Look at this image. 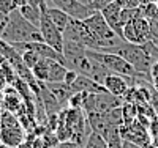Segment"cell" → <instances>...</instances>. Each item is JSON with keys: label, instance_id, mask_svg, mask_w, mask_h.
Listing matches in <instances>:
<instances>
[{"label": "cell", "instance_id": "6da1fadb", "mask_svg": "<svg viewBox=\"0 0 158 148\" xmlns=\"http://www.w3.org/2000/svg\"><path fill=\"white\" fill-rule=\"evenodd\" d=\"M5 43L15 44V43H35V41H43L40 27L32 25L29 21H25L21 13L16 10L8 16L6 27L0 36Z\"/></svg>", "mask_w": 158, "mask_h": 148}, {"label": "cell", "instance_id": "7a4b0ae2", "mask_svg": "<svg viewBox=\"0 0 158 148\" xmlns=\"http://www.w3.org/2000/svg\"><path fill=\"white\" fill-rule=\"evenodd\" d=\"M101 52L115 54V55H118V57H122L123 60H127L138 73L150 76V66L153 63V58L149 55V52L146 50L144 44L142 46H136V44L122 41L120 44H117L114 47H109V49H104Z\"/></svg>", "mask_w": 158, "mask_h": 148}, {"label": "cell", "instance_id": "3957f363", "mask_svg": "<svg viewBox=\"0 0 158 148\" xmlns=\"http://www.w3.org/2000/svg\"><path fill=\"white\" fill-rule=\"evenodd\" d=\"M84 22L89 27L92 36H94L95 41H97V46H98L97 50H104V49L114 47V46L120 44L123 41V39L108 25V22L104 21V18L101 16L100 11L94 13V14L90 18H87Z\"/></svg>", "mask_w": 158, "mask_h": 148}, {"label": "cell", "instance_id": "277c9868", "mask_svg": "<svg viewBox=\"0 0 158 148\" xmlns=\"http://www.w3.org/2000/svg\"><path fill=\"white\" fill-rule=\"evenodd\" d=\"M25 142V129L18 115L2 112L0 115V143L6 148H19Z\"/></svg>", "mask_w": 158, "mask_h": 148}, {"label": "cell", "instance_id": "5b68a950", "mask_svg": "<svg viewBox=\"0 0 158 148\" xmlns=\"http://www.w3.org/2000/svg\"><path fill=\"white\" fill-rule=\"evenodd\" d=\"M87 55L90 58H94L95 62L101 63L104 68H106L109 73H112V74H118V76H123V77H136V76H141V73H138L127 60H123L122 57L115 55V54L87 49Z\"/></svg>", "mask_w": 158, "mask_h": 148}, {"label": "cell", "instance_id": "8992f818", "mask_svg": "<svg viewBox=\"0 0 158 148\" xmlns=\"http://www.w3.org/2000/svg\"><path fill=\"white\" fill-rule=\"evenodd\" d=\"M63 39L65 41L76 43V44L82 46L85 49H90V50H97L98 49L95 38L92 36L89 27L85 25L84 21L70 19L67 29H65V32H63Z\"/></svg>", "mask_w": 158, "mask_h": 148}, {"label": "cell", "instance_id": "52a82bcc", "mask_svg": "<svg viewBox=\"0 0 158 148\" xmlns=\"http://www.w3.org/2000/svg\"><path fill=\"white\" fill-rule=\"evenodd\" d=\"M123 39L127 43L136 44V46H142L152 41L149 21L144 18H136L127 22L123 25Z\"/></svg>", "mask_w": 158, "mask_h": 148}, {"label": "cell", "instance_id": "ba28073f", "mask_svg": "<svg viewBox=\"0 0 158 148\" xmlns=\"http://www.w3.org/2000/svg\"><path fill=\"white\" fill-rule=\"evenodd\" d=\"M40 32H41L43 43H46L52 49H56L57 52L63 54V44H65L63 35H62V32L57 29V27L51 22V19L46 16L44 11H43L41 21H40Z\"/></svg>", "mask_w": 158, "mask_h": 148}, {"label": "cell", "instance_id": "9c48e42d", "mask_svg": "<svg viewBox=\"0 0 158 148\" xmlns=\"http://www.w3.org/2000/svg\"><path fill=\"white\" fill-rule=\"evenodd\" d=\"M51 2L54 3L56 8L62 10L71 19H76V21H85L95 13L90 6L82 5L79 0H51Z\"/></svg>", "mask_w": 158, "mask_h": 148}, {"label": "cell", "instance_id": "30bf717a", "mask_svg": "<svg viewBox=\"0 0 158 148\" xmlns=\"http://www.w3.org/2000/svg\"><path fill=\"white\" fill-rule=\"evenodd\" d=\"M103 85H104V88H106L108 93H111V95H114V96L122 98V99L127 95V91L131 87H135L133 85V77H123V76L112 74V73L104 79Z\"/></svg>", "mask_w": 158, "mask_h": 148}, {"label": "cell", "instance_id": "8fae6325", "mask_svg": "<svg viewBox=\"0 0 158 148\" xmlns=\"http://www.w3.org/2000/svg\"><path fill=\"white\" fill-rule=\"evenodd\" d=\"M120 11H122V8L114 2V3L108 5L106 8H103L100 13H101V16L104 18V21L108 22V25L123 39V27L120 24ZM123 41H125V39H123Z\"/></svg>", "mask_w": 158, "mask_h": 148}, {"label": "cell", "instance_id": "7c38bea8", "mask_svg": "<svg viewBox=\"0 0 158 148\" xmlns=\"http://www.w3.org/2000/svg\"><path fill=\"white\" fill-rule=\"evenodd\" d=\"M24 106H25V102H24L22 96L16 91L15 87L3 90V102H2V109H3L5 112H10V114L18 115V114L24 109Z\"/></svg>", "mask_w": 158, "mask_h": 148}, {"label": "cell", "instance_id": "4fadbf2b", "mask_svg": "<svg viewBox=\"0 0 158 148\" xmlns=\"http://www.w3.org/2000/svg\"><path fill=\"white\" fill-rule=\"evenodd\" d=\"M41 10L46 13V16L51 19V22L54 24L57 29L62 32V35H63V32H65V29H67V25H68L71 18L67 14V13H63L62 10H59L56 6H46V2L43 3Z\"/></svg>", "mask_w": 158, "mask_h": 148}, {"label": "cell", "instance_id": "5bb4252c", "mask_svg": "<svg viewBox=\"0 0 158 148\" xmlns=\"http://www.w3.org/2000/svg\"><path fill=\"white\" fill-rule=\"evenodd\" d=\"M46 87L49 88V91L54 95V98L57 99V102L60 106H65L68 104L70 98L74 95L73 90L70 85H67L65 82H57V84H46Z\"/></svg>", "mask_w": 158, "mask_h": 148}, {"label": "cell", "instance_id": "9a60e30c", "mask_svg": "<svg viewBox=\"0 0 158 148\" xmlns=\"http://www.w3.org/2000/svg\"><path fill=\"white\" fill-rule=\"evenodd\" d=\"M68 68L65 65L54 62V60H49V79L46 84H57V82H63L65 74H67Z\"/></svg>", "mask_w": 158, "mask_h": 148}, {"label": "cell", "instance_id": "2e32d148", "mask_svg": "<svg viewBox=\"0 0 158 148\" xmlns=\"http://www.w3.org/2000/svg\"><path fill=\"white\" fill-rule=\"evenodd\" d=\"M21 13V16L29 21L32 25L35 27H40V21H41V16H43V10L41 8H36V6H30V5H24L18 10Z\"/></svg>", "mask_w": 158, "mask_h": 148}, {"label": "cell", "instance_id": "e0dca14e", "mask_svg": "<svg viewBox=\"0 0 158 148\" xmlns=\"http://www.w3.org/2000/svg\"><path fill=\"white\" fill-rule=\"evenodd\" d=\"M32 76L36 82H41V84H46L48 79H49V60L46 58H41L32 70Z\"/></svg>", "mask_w": 158, "mask_h": 148}, {"label": "cell", "instance_id": "ac0fdd59", "mask_svg": "<svg viewBox=\"0 0 158 148\" xmlns=\"http://www.w3.org/2000/svg\"><path fill=\"white\" fill-rule=\"evenodd\" d=\"M84 148H108V142L104 140L98 132L92 131L84 143Z\"/></svg>", "mask_w": 158, "mask_h": 148}, {"label": "cell", "instance_id": "d6986e66", "mask_svg": "<svg viewBox=\"0 0 158 148\" xmlns=\"http://www.w3.org/2000/svg\"><path fill=\"white\" fill-rule=\"evenodd\" d=\"M21 58H22V63L27 66V68L32 71L33 70V66L41 60V57L38 55V54H35L33 50H24L22 54H21Z\"/></svg>", "mask_w": 158, "mask_h": 148}, {"label": "cell", "instance_id": "ffe728a7", "mask_svg": "<svg viewBox=\"0 0 158 148\" xmlns=\"http://www.w3.org/2000/svg\"><path fill=\"white\" fill-rule=\"evenodd\" d=\"M141 10V16L147 21H152L155 18H158V6L155 3H149V5H142L139 6Z\"/></svg>", "mask_w": 158, "mask_h": 148}, {"label": "cell", "instance_id": "44dd1931", "mask_svg": "<svg viewBox=\"0 0 158 148\" xmlns=\"http://www.w3.org/2000/svg\"><path fill=\"white\" fill-rule=\"evenodd\" d=\"M16 5L13 0H0V13L5 16H10L13 11H16Z\"/></svg>", "mask_w": 158, "mask_h": 148}, {"label": "cell", "instance_id": "7402d4cb", "mask_svg": "<svg viewBox=\"0 0 158 148\" xmlns=\"http://www.w3.org/2000/svg\"><path fill=\"white\" fill-rule=\"evenodd\" d=\"M115 3L120 6L122 10H135V8H139V2H138V0H115Z\"/></svg>", "mask_w": 158, "mask_h": 148}, {"label": "cell", "instance_id": "603a6c76", "mask_svg": "<svg viewBox=\"0 0 158 148\" xmlns=\"http://www.w3.org/2000/svg\"><path fill=\"white\" fill-rule=\"evenodd\" d=\"M114 2H115V0H94V3L90 5V8L97 13V11H101L103 8H106L108 5H111Z\"/></svg>", "mask_w": 158, "mask_h": 148}, {"label": "cell", "instance_id": "cb8c5ba5", "mask_svg": "<svg viewBox=\"0 0 158 148\" xmlns=\"http://www.w3.org/2000/svg\"><path fill=\"white\" fill-rule=\"evenodd\" d=\"M77 76H79V74H77L76 71H73V70H68V71H67V74H65V79H63V82L67 84V85H70V87H71V85H73V84L76 82Z\"/></svg>", "mask_w": 158, "mask_h": 148}, {"label": "cell", "instance_id": "d4e9b609", "mask_svg": "<svg viewBox=\"0 0 158 148\" xmlns=\"http://www.w3.org/2000/svg\"><path fill=\"white\" fill-rule=\"evenodd\" d=\"M149 25H150V35H152V39H158V18L149 21Z\"/></svg>", "mask_w": 158, "mask_h": 148}, {"label": "cell", "instance_id": "484cf974", "mask_svg": "<svg viewBox=\"0 0 158 148\" xmlns=\"http://www.w3.org/2000/svg\"><path fill=\"white\" fill-rule=\"evenodd\" d=\"M54 148H84L82 145H79L73 140H67V142H60L59 145H56Z\"/></svg>", "mask_w": 158, "mask_h": 148}, {"label": "cell", "instance_id": "4316f807", "mask_svg": "<svg viewBox=\"0 0 158 148\" xmlns=\"http://www.w3.org/2000/svg\"><path fill=\"white\" fill-rule=\"evenodd\" d=\"M150 77H152V79L158 77V60H156V62H153V63H152V66H150Z\"/></svg>", "mask_w": 158, "mask_h": 148}, {"label": "cell", "instance_id": "83f0119b", "mask_svg": "<svg viewBox=\"0 0 158 148\" xmlns=\"http://www.w3.org/2000/svg\"><path fill=\"white\" fill-rule=\"evenodd\" d=\"M123 148H146V146H141V145H136V143H131V142L123 140Z\"/></svg>", "mask_w": 158, "mask_h": 148}, {"label": "cell", "instance_id": "f1b7e54d", "mask_svg": "<svg viewBox=\"0 0 158 148\" xmlns=\"http://www.w3.org/2000/svg\"><path fill=\"white\" fill-rule=\"evenodd\" d=\"M15 2V5H16V8L19 10L21 6H24V5H27V0H13Z\"/></svg>", "mask_w": 158, "mask_h": 148}, {"label": "cell", "instance_id": "f546056e", "mask_svg": "<svg viewBox=\"0 0 158 148\" xmlns=\"http://www.w3.org/2000/svg\"><path fill=\"white\" fill-rule=\"evenodd\" d=\"M8 84H6V80H5V77L2 76V73H0V90H3L5 87H6Z\"/></svg>", "mask_w": 158, "mask_h": 148}, {"label": "cell", "instance_id": "4dcf8cb0", "mask_svg": "<svg viewBox=\"0 0 158 148\" xmlns=\"http://www.w3.org/2000/svg\"><path fill=\"white\" fill-rule=\"evenodd\" d=\"M152 88L158 93V77H155V79H152Z\"/></svg>", "mask_w": 158, "mask_h": 148}, {"label": "cell", "instance_id": "1f68e13d", "mask_svg": "<svg viewBox=\"0 0 158 148\" xmlns=\"http://www.w3.org/2000/svg\"><path fill=\"white\" fill-rule=\"evenodd\" d=\"M139 2V6H142V5H149V3H153V0H138Z\"/></svg>", "mask_w": 158, "mask_h": 148}, {"label": "cell", "instance_id": "d6a6232c", "mask_svg": "<svg viewBox=\"0 0 158 148\" xmlns=\"http://www.w3.org/2000/svg\"><path fill=\"white\" fill-rule=\"evenodd\" d=\"M79 2H81L82 5H85V6H90L92 3H94V0H79Z\"/></svg>", "mask_w": 158, "mask_h": 148}, {"label": "cell", "instance_id": "836d02e7", "mask_svg": "<svg viewBox=\"0 0 158 148\" xmlns=\"http://www.w3.org/2000/svg\"><path fill=\"white\" fill-rule=\"evenodd\" d=\"M6 18H8V16H5V14H2V13H0V22H2V21H6Z\"/></svg>", "mask_w": 158, "mask_h": 148}, {"label": "cell", "instance_id": "e575fe53", "mask_svg": "<svg viewBox=\"0 0 158 148\" xmlns=\"http://www.w3.org/2000/svg\"><path fill=\"white\" fill-rule=\"evenodd\" d=\"M152 41H153V43L156 44V47H158V39H152Z\"/></svg>", "mask_w": 158, "mask_h": 148}, {"label": "cell", "instance_id": "d590c367", "mask_svg": "<svg viewBox=\"0 0 158 148\" xmlns=\"http://www.w3.org/2000/svg\"><path fill=\"white\" fill-rule=\"evenodd\" d=\"M153 3H155V5L158 6V0H153Z\"/></svg>", "mask_w": 158, "mask_h": 148}, {"label": "cell", "instance_id": "8d00e7d4", "mask_svg": "<svg viewBox=\"0 0 158 148\" xmlns=\"http://www.w3.org/2000/svg\"><path fill=\"white\" fill-rule=\"evenodd\" d=\"M0 148H6V146H3V145H2V143H0Z\"/></svg>", "mask_w": 158, "mask_h": 148}]
</instances>
